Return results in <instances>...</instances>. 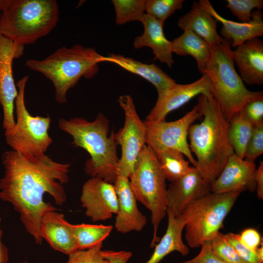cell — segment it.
I'll return each mask as SVG.
<instances>
[{"label": "cell", "mask_w": 263, "mask_h": 263, "mask_svg": "<svg viewBox=\"0 0 263 263\" xmlns=\"http://www.w3.org/2000/svg\"><path fill=\"white\" fill-rule=\"evenodd\" d=\"M232 55L243 81L250 85L263 84V40L248 39L232 51Z\"/></svg>", "instance_id": "d6986e66"}, {"label": "cell", "mask_w": 263, "mask_h": 263, "mask_svg": "<svg viewBox=\"0 0 263 263\" xmlns=\"http://www.w3.org/2000/svg\"><path fill=\"white\" fill-rule=\"evenodd\" d=\"M239 114L253 126L263 122V96L246 103Z\"/></svg>", "instance_id": "e575fe53"}, {"label": "cell", "mask_w": 263, "mask_h": 263, "mask_svg": "<svg viewBox=\"0 0 263 263\" xmlns=\"http://www.w3.org/2000/svg\"><path fill=\"white\" fill-rule=\"evenodd\" d=\"M104 257L109 263H127L132 257V253L130 251L106 250H103Z\"/></svg>", "instance_id": "f35d334b"}, {"label": "cell", "mask_w": 263, "mask_h": 263, "mask_svg": "<svg viewBox=\"0 0 263 263\" xmlns=\"http://www.w3.org/2000/svg\"><path fill=\"white\" fill-rule=\"evenodd\" d=\"M256 166L253 161L231 155L222 171L212 183L210 191L214 193L254 192L256 184Z\"/></svg>", "instance_id": "9a60e30c"}, {"label": "cell", "mask_w": 263, "mask_h": 263, "mask_svg": "<svg viewBox=\"0 0 263 263\" xmlns=\"http://www.w3.org/2000/svg\"><path fill=\"white\" fill-rule=\"evenodd\" d=\"M113 185L118 200V211L114 225L122 234L141 231L147 223L146 217L139 210L129 179L118 175Z\"/></svg>", "instance_id": "e0dca14e"}, {"label": "cell", "mask_w": 263, "mask_h": 263, "mask_svg": "<svg viewBox=\"0 0 263 263\" xmlns=\"http://www.w3.org/2000/svg\"><path fill=\"white\" fill-rule=\"evenodd\" d=\"M211 184L206 182L196 167L170 182L167 189V208L175 216L182 214L193 202L210 192Z\"/></svg>", "instance_id": "2e32d148"}, {"label": "cell", "mask_w": 263, "mask_h": 263, "mask_svg": "<svg viewBox=\"0 0 263 263\" xmlns=\"http://www.w3.org/2000/svg\"><path fill=\"white\" fill-rule=\"evenodd\" d=\"M144 32L134 40L135 49L149 47L152 50L154 59L166 64L171 68L174 61L172 57L171 41L166 38L163 30V21L159 20L146 14L141 21Z\"/></svg>", "instance_id": "44dd1931"}, {"label": "cell", "mask_w": 263, "mask_h": 263, "mask_svg": "<svg viewBox=\"0 0 263 263\" xmlns=\"http://www.w3.org/2000/svg\"><path fill=\"white\" fill-rule=\"evenodd\" d=\"M155 154L166 180L170 182L185 175L191 168L184 155L178 150L164 149Z\"/></svg>", "instance_id": "484cf974"}, {"label": "cell", "mask_w": 263, "mask_h": 263, "mask_svg": "<svg viewBox=\"0 0 263 263\" xmlns=\"http://www.w3.org/2000/svg\"><path fill=\"white\" fill-rule=\"evenodd\" d=\"M228 242L234 248L238 255L246 263H263L257 254L243 245L239 240V234L232 232L225 234Z\"/></svg>", "instance_id": "d590c367"}, {"label": "cell", "mask_w": 263, "mask_h": 263, "mask_svg": "<svg viewBox=\"0 0 263 263\" xmlns=\"http://www.w3.org/2000/svg\"><path fill=\"white\" fill-rule=\"evenodd\" d=\"M117 101L125 114L123 127L115 133L116 142L122 150L117 174L129 179L137 157L146 145V125L140 118L131 95H121Z\"/></svg>", "instance_id": "8fae6325"}, {"label": "cell", "mask_w": 263, "mask_h": 263, "mask_svg": "<svg viewBox=\"0 0 263 263\" xmlns=\"http://www.w3.org/2000/svg\"><path fill=\"white\" fill-rule=\"evenodd\" d=\"M113 228L111 225H72L77 249H88L103 242L109 236Z\"/></svg>", "instance_id": "4316f807"}, {"label": "cell", "mask_w": 263, "mask_h": 263, "mask_svg": "<svg viewBox=\"0 0 263 263\" xmlns=\"http://www.w3.org/2000/svg\"><path fill=\"white\" fill-rule=\"evenodd\" d=\"M168 226L166 232L155 245L154 251L145 263H159L167 255L173 251H178L185 256L189 250L182 239V232L186 224L185 218L181 214L175 216L167 208Z\"/></svg>", "instance_id": "603a6c76"}, {"label": "cell", "mask_w": 263, "mask_h": 263, "mask_svg": "<svg viewBox=\"0 0 263 263\" xmlns=\"http://www.w3.org/2000/svg\"><path fill=\"white\" fill-rule=\"evenodd\" d=\"M145 0H113L115 12V22L122 25L129 22L141 21L144 15Z\"/></svg>", "instance_id": "f1b7e54d"}, {"label": "cell", "mask_w": 263, "mask_h": 263, "mask_svg": "<svg viewBox=\"0 0 263 263\" xmlns=\"http://www.w3.org/2000/svg\"><path fill=\"white\" fill-rule=\"evenodd\" d=\"M103 58L95 49L76 44L59 48L43 59L29 58L25 65L49 79L55 88L56 101L64 104L68 91L81 77H94L98 72V64L104 62Z\"/></svg>", "instance_id": "277c9868"}, {"label": "cell", "mask_w": 263, "mask_h": 263, "mask_svg": "<svg viewBox=\"0 0 263 263\" xmlns=\"http://www.w3.org/2000/svg\"><path fill=\"white\" fill-rule=\"evenodd\" d=\"M172 52L180 56L190 55L196 61L198 69L203 74L211 55V46L189 29L171 41Z\"/></svg>", "instance_id": "d4e9b609"}, {"label": "cell", "mask_w": 263, "mask_h": 263, "mask_svg": "<svg viewBox=\"0 0 263 263\" xmlns=\"http://www.w3.org/2000/svg\"><path fill=\"white\" fill-rule=\"evenodd\" d=\"M210 247L214 254L225 263H246L228 242L225 234L221 232L210 240Z\"/></svg>", "instance_id": "4dcf8cb0"}, {"label": "cell", "mask_w": 263, "mask_h": 263, "mask_svg": "<svg viewBox=\"0 0 263 263\" xmlns=\"http://www.w3.org/2000/svg\"><path fill=\"white\" fill-rule=\"evenodd\" d=\"M255 179L256 184V191L257 196L259 199H263V162H260V165L256 169Z\"/></svg>", "instance_id": "ab89813d"}, {"label": "cell", "mask_w": 263, "mask_h": 263, "mask_svg": "<svg viewBox=\"0 0 263 263\" xmlns=\"http://www.w3.org/2000/svg\"><path fill=\"white\" fill-rule=\"evenodd\" d=\"M225 6L241 22H248L251 20L252 10L263 8V0H227Z\"/></svg>", "instance_id": "1f68e13d"}, {"label": "cell", "mask_w": 263, "mask_h": 263, "mask_svg": "<svg viewBox=\"0 0 263 263\" xmlns=\"http://www.w3.org/2000/svg\"><path fill=\"white\" fill-rule=\"evenodd\" d=\"M0 15H1V12H0Z\"/></svg>", "instance_id": "7bdbcfd3"}, {"label": "cell", "mask_w": 263, "mask_h": 263, "mask_svg": "<svg viewBox=\"0 0 263 263\" xmlns=\"http://www.w3.org/2000/svg\"><path fill=\"white\" fill-rule=\"evenodd\" d=\"M1 219L0 217V263H7L9 260V252L7 247L2 242V230L1 228ZM18 263H28L23 261Z\"/></svg>", "instance_id": "60d3db41"}, {"label": "cell", "mask_w": 263, "mask_h": 263, "mask_svg": "<svg viewBox=\"0 0 263 263\" xmlns=\"http://www.w3.org/2000/svg\"><path fill=\"white\" fill-rule=\"evenodd\" d=\"M199 4L223 26L221 37L237 47L246 40L263 35V14L261 10L252 12L251 20L248 22H238L227 19L220 16L208 0H200Z\"/></svg>", "instance_id": "ac0fdd59"}, {"label": "cell", "mask_w": 263, "mask_h": 263, "mask_svg": "<svg viewBox=\"0 0 263 263\" xmlns=\"http://www.w3.org/2000/svg\"><path fill=\"white\" fill-rule=\"evenodd\" d=\"M197 105L203 118L189 127L188 144L197 158L196 168L211 184L234 152L227 137L228 122L213 94H199Z\"/></svg>", "instance_id": "7a4b0ae2"}, {"label": "cell", "mask_w": 263, "mask_h": 263, "mask_svg": "<svg viewBox=\"0 0 263 263\" xmlns=\"http://www.w3.org/2000/svg\"><path fill=\"white\" fill-rule=\"evenodd\" d=\"M80 200L86 215L94 222L109 219L118 211L113 184L100 178L91 177L85 182Z\"/></svg>", "instance_id": "4fadbf2b"}, {"label": "cell", "mask_w": 263, "mask_h": 263, "mask_svg": "<svg viewBox=\"0 0 263 263\" xmlns=\"http://www.w3.org/2000/svg\"><path fill=\"white\" fill-rule=\"evenodd\" d=\"M196 104L181 118L171 122L144 121L146 125V145L154 153L164 149L178 150L185 155L196 167V160L188 142V131L191 125L202 117Z\"/></svg>", "instance_id": "30bf717a"}, {"label": "cell", "mask_w": 263, "mask_h": 263, "mask_svg": "<svg viewBox=\"0 0 263 263\" xmlns=\"http://www.w3.org/2000/svg\"><path fill=\"white\" fill-rule=\"evenodd\" d=\"M263 153V122L253 126L244 159L254 162Z\"/></svg>", "instance_id": "836d02e7"}, {"label": "cell", "mask_w": 263, "mask_h": 263, "mask_svg": "<svg viewBox=\"0 0 263 263\" xmlns=\"http://www.w3.org/2000/svg\"><path fill=\"white\" fill-rule=\"evenodd\" d=\"M58 124L72 136L75 147L82 148L90 155L85 165L86 174L113 184L118 176V145L114 132L109 133V122L106 116L100 113L93 121L82 117L60 118Z\"/></svg>", "instance_id": "3957f363"}, {"label": "cell", "mask_w": 263, "mask_h": 263, "mask_svg": "<svg viewBox=\"0 0 263 263\" xmlns=\"http://www.w3.org/2000/svg\"><path fill=\"white\" fill-rule=\"evenodd\" d=\"M239 240L243 245L255 252L263 244L260 233L256 229L252 228L243 230L241 234H239Z\"/></svg>", "instance_id": "8d00e7d4"}, {"label": "cell", "mask_w": 263, "mask_h": 263, "mask_svg": "<svg viewBox=\"0 0 263 263\" xmlns=\"http://www.w3.org/2000/svg\"><path fill=\"white\" fill-rule=\"evenodd\" d=\"M0 36L24 46L48 35L59 19L55 0H0Z\"/></svg>", "instance_id": "5b68a950"}, {"label": "cell", "mask_w": 263, "mask_h": 263, "mask_svg": "<svg viewBox=\"0 0 263 263\" xmlns=\"http://www.w3.org/2000/svg\"><path fill=\"white\" fill-rule=\"evenodd\" d=\"M178 26L183 31L191 30L210 46L225 40L217 33V21L196 1H193L190 10L179 19Z\"/></svg>", "instance_id": "cb8c5ba5"}, {"label": "cell", "mask_w": 263, "mask_h": 263, "mask_svg": "<svg viewBox=\"0 0 263 263\" xmlns=\"http://www.w3.org/2000/svg\"><path fill=\"white\" fill-rule=\"evenodd\" d=\"M103 242L86 250H77L69 255L67 263H109L102 250Z\"/></svg>", "instance_id": "d6a6232c"}, {"label": "cell", "mask_w": 263, "mask_h": 263, "mask_svg": "<svg viewBox=\"0 0 263 263\" xmlns=\"http://www.w3.org/2000/svg\"><path fill=\"white\" fill-rule=\"evenodd\" d=\"M240 194L210 192L187 207L182 215L186 220L185 239L190 247H201L220 232Z\"/></svg>", "instance_id": "ba28073f"}, {"label": "cell", "mask_w": 263, "mask_h": 263, "mask_svg": "<svg viewBox=\"0 0 263 263\" xmlns=\"http://www.w3.org/2000/svg\"><path fill=\"white\" fill-rule=\"evenodd\" d=\"M256 253L259 256V257L262 259L263 260V245L262 244V246H259V248L256 250Z\"/></svg>", "instance_id": "b9f144b4"}, {"label": "cell", "mask_w": 263, "mask_h": 263, "mask_svg": "<svg viewBox=\"0 0 263 263\" xmlns=\"http://www.w3.org/2000/svg\"><path fill=\"white\" fill-rule=\"evenodd\" d=\"M40 235L54 249L69 255L77 250L75 240L69 223L64 214L51 211L42 216Z\"/></svg>", "instance_id": "ffe728a7"}, {"label": "cell", "mask_w": 263, "mask_h": 263, "mask_svg": "<svg viewBox=\"0 0 263 263\" xmlns=\"http://www.w3.org/2000/svg\"><path fill=\"white\" fill-rule=\"evenodd\" d=\"M253 125L244 119L239 113L228 121L227 137L234 153L244 159L246 148L251 136Z\"/></svg>", "instance_id": "83f0119b"}, {"label": "cell", "mask_w": 263, "mask_h": 263, "mask_svg": "<svg viewBox=\"0 0 263 263\" xmlns=\"http://www.w3.org/2000/svg\"><path fill=\"white\" fill-rule=\"evenodd\" d=\"M207 93L214 95V90L210 79L205 74L191 83H175L164 94L158 96L154 106L145 120L150 122L165 120L169 113L179 108L194 96Z\"/></svg>", "instance_id": "5bb4252c"}, {"label": "cell", "mask_w": 263, "mask_h": 263, "mask_svg": "<svg viewBox=\"0 0 263 263\" xmlns=\"http://www.w3.org/2000/svg\"><path fill=\"white\" fill-rule=\"evenodd\" d=\"M230 46L225 40L211 46L210 58L203 73L210 79L213 95L228 122L246 103L263 96V91L252 92L245 87L235 70Z\"/></svg>", "instance_id": "8992f818"}, {"label": "cell", "mask_w": 263, "mask_h": 263, "mask_svg": "<svg viewBox=\"0 0 263 263\" xmlns=\"http://www.w3.org/2000/svg\"><path fill=\"white\" fill-rule=\"evenodd\" d=\"M103 60L104 62L115 63L123 69L148 81L156 88L158 96L164 94L176 83L173 79L153 63H143L133 58L115 54H110L107 56H104Z\"/></svg>", "instance_id": "7402d4cb"}, {"label": "cell", "mask_w": 263, "mask_h": 263, "mask_svg": "<svg viewBox=\"0 0 263 263\" xmlns=\"http://www.w3.org/2000/svg\"><path fill=\"white\" fill-rule=\"evenodd\" d=\"M201 247L200 252L196 256L181 263H225L212 252L210 247V241L204 242Z\"/></svg>", "instance_id": "74e56055"}, {"label": "cell", "mask_w": 263, "mask_h": 263, "mask_svg": "<svg viewBox=\"0 0 263 263\" xmlns=\"http://www.w3.org/2000/svg\"><path fill=\"white\" fill-rule=\"evenodd\" d=\"M24 46L0 36V105L3 111L2 126L4 131L15 125L14 112L18 91L15 83L12 63L21 56Z\"/></svg>", "instance_id": "7c38bea8"}, {"label": "cell", "mask_w": 263, "mask_h": 263, "mask_svg": "<svg viewBox=\"0 0 263 263\" xmlns=\"http://www.w3.org/2000/svg\"><path fill=\"white\" fill-rule=\"evenodd\" d=\"M130 184L137 201L151 213L153 232L150 247H153L160 238L159 225L167 214L166 179L155 153L146 145L141 150L133 171L129 178Z\"/></svg>", "instance_id": "52a82bcc"}, {"label": "cell", "mask_w": 263, "mask_h": 263, "mask_svg": "<svg viewBox=\"0 0 263 263\" xmlns=\"http://www.w3.org/2000/svg\"><path fill=\"white\" fill-rule=\"evenodd\" d=\"M184 0H145V13L164 22L177 10L183 8Z\"/></svg>", "instance_id": "f546056e"}, {"label": "cell", "mask_w": 263, "mask_h": 263, "mask_svg": "<svg viewBox=\"0 0 263 263\" xmlns=\"http://www.w3.org/2000/svg\"><path fill=\"white\" fill-rule=\"evenodd\" d=\"M27 75L19 79L16 86L18 96L15 105L17 122L14 128L4 131L6 144L12 150L28 155L45 153L53 139L48 133L51 117L30 114L25 106L24 96Z\"/></svg>", "instance_id": "9c48e42d"}, {"label": "cell", "mask_w": 263, "mask_h": 263, "mask_svg": "<svg viewBox=\"0 0 263 263\" xmlns=\"http://www.w3.org/2000/svg\"><path fill=\"white\" fill-rule=\"evenodd\" d=\"M1 161L4 174L0 179V199L12 205L27 232L41 244V218L57 209L45 202L43 195L49 194L58 205L66 201L62 185L68 182L71 165L55 161L45 153L28 155L13 150L5 151Z\"/></svg>", "instance_id": "6da1fadb"}]
</instances>
